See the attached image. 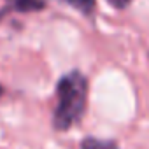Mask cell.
I'll use <instances>...</instances> for the list:
<instances>
[{"instance_id":"cell-6","label":"cell","mask_w":149,"mask_h":149,"mask_svg":"<svg viewBox=\"0 0 149 149\" xmlns=\"http://www.w3.org/2000/svg\"><path fill=\"white\" fill-rule=\"evenodd\" d=\"M2 93H4V88H2V86H0V97H2Z\"/></svg>"},{"instance_id":"cell-2","label":"cell","mask_w":149,"mask_h":149,"mask_svg":"<svg viewBox=\"0 0 149 149\" xmlns=\"http://www.w3.org/2000/svg\"><path fill=\"white\" fill-rule=\"evenodd\" d=\"M7 9L14 13H37L44 11L47 0H6Z\"/></svg>"},{"instance_id":"cell-3","label":"cell","mask_w":149,"mask_h":149,"mask_svg":"<svg viewBox=\"0 0 149 149\" xmlns=\"http://www.w3.org/2000/svg\"><path fill=\"white\" fill-rule=\"evenodd\" d=\"M81 149H119V147H118V144L112 142V140H102V139L88 137V139L83 140Z\"/></svg>"},{"instance_id":"cell-4","label":"cell","mask_w":149,"mask_h":149,"mask_svg":"<svg viewBox=\"0 0 149 149\" xmlns=\"http://www.w3.org/2000/svg\"><path fill=\"white\" fill-rule=\"evenodd\" d=\"M65 2L72 6L74 9H77L79 13H83L84 16H91L97 6V0H65Z\"/></svg>"},{"instance_id":"cell-1","label":"cell","mask_w":149,"mask_h":149,"mask_svg":"<svg viewBox=\"0 0 149 149\" xmlns=\"http://www.w3.org/2000/svg\"><path fill=\"white\" fill-rule=\"evenodd\" d=\"M88 102V79L79 70H72L58 81L56 86V107L53 114V125L56 130L63 132L76 125Z\"/></svg>"},{"instance_id":"cell-5","label":"cell","mask_w":149,"mask_h":149,"mask_svg":"<svg viewBox=\"0 0 149 149\" xmlns=\"http://www.w3.org/2000/svg\"><path fill=\"white\" fill-rule=\"evenodd\" d=\"M107 2L112 6V7H116V9H126L133 0H107Z\"/></svg>"}]
</instances>
